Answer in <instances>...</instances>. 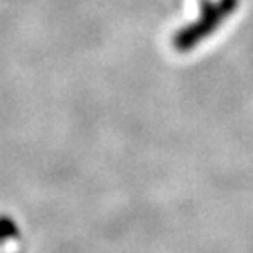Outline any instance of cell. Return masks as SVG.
<instances>
[{
	"label": "cell",
	"instance_id": "obj_1",
	"mask_svg": "<svg viewBox=\"0 0 253 253\" xmlns=\"http://www.w3.org/2000/svg\"><path fill=\"white\" fill-rule=\"evenodd\" d=\"M236 9V0H219L216 4L208 6L203 15L199 17L197 23H193L191 27L184 28L178 36L174 38V45L180 51H188L190 47H193L197 42H201L203 38H207L214 28H217L223 19L233 13Z\"/></svg>",
	"mask_w": 253,
	"mask_h": 253
}]
</instances>
